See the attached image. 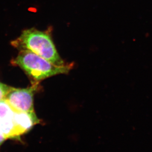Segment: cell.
Wrapping results in <instances>:
<instances>
[{"instance_id": "obj_1", "label": "cell", "mask_w": 152, "mask_h": 152, "mask_svg": "<svg viewBox=\"0 0 152 152\" xmlns=\"http://www.w3.org/2000/svg\"><path fill=\"white\" fill-rule=\"evenodd\" d=\"M11 44L18 50L32 52L54 64L59 66L66 65L48 32L35 28L24 30L18 38L12 41Z\"/></svg>"}, {"instance_id": "obj_2", "label": "cell", "mask_w": 152, "mask_h": 152, "mask_svg": "<svg viewBox=\"0 0 152 152\" xmlns=\"http://www.w3.org/2000/svg\"><path fill=\"white\" fill-rule=\"evenodd\" d=\"M13 65L24 71L32 82L37 83L48 77L69 73L71 67L69 65L59 66L43 57L26 50H21L19 54L12 60Z\"/></svg>"}, {"instance_id": "obj_3", "label": "cell", "mask_w": 152, "mask_h": 152, "mask_svg": "<svg viewBox=\"0 0 152 152\" xmlns=\"http://www.w3.org/2000/svg\"><path fill=\"white\" fill-rule=\"evenodd\" d=\"M38 88L37 83H32L31 86L25 88L12 87L4 100L15 110L33 113L34 96Z\"/></svg>"}, {"instance_id": "obj_4", "label": "cell", "mask_w": 152, "mask_h": 152, "mask_svg": "<svg viewBox=\"0 0 152 152\" xmlns=\"http://www.w3.org/2000/svg\"><path fill=\"white\" fill-rule=\"evenodd\" d=\"M15 112L6 100L0 101V129L7 139H18L21 136L15 123Z\"/></svg>"}, {"instance_id": "obj_5", "label": "cell", "mask_w": 152, "mask_h": 152, "mask_svg": "<svg viewBox=\"0 0 152 152\" xmlns=\"http://www.w3.org/2000/svg\"><path fill=\"white\" fill-rule=\"evenodd\" d=\"M15 123L20 135L31 130L38 123V118L35 112L27 113L15 110L14 116Z\"/></svg>"}, {"instance_id": "obj_6", "label": "cell", "mask_w": 152, "mask_h": 152, "mask_svg": "<svg viewBox=\"0 0 152 152\" xmlns=\"http://www.w3.org/2000/svg\"><path fill=\"white\" fill-rule=\"evenodd\" d=\"M11 88V86L0 82V101L5 99L7 95L9 94Z\"/></svg>"}, {"instance_id": "obj_7", "label": "cell", "mask_w": 152, "mask_h": 152, "mask_svg": "<svg viewBox=\"0 0 152 152\" xmlns=\"http://www.w3.org/2000/svg\"><path fill=\"white\" fill-rule=\"evenodd\" d=\"M6 139H7V138L0 129V146L3 143V142H4V141L6 140Z\"/></svg>"}]
</instances>
